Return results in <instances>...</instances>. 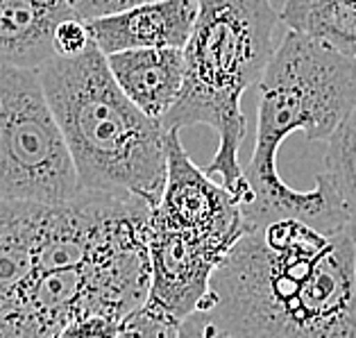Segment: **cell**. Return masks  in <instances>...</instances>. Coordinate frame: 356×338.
Returning <instances> with one entry per match:
<instances>
[{
  "label": "cell",
  "instance_id": "15",
  "mask_svg": "<svg viewBox=\"0 0 356 338\" xmlns=\"http://www.w3.org/2000/svg\"><path fill=\"white\" fill-rule=\"evenodd\" d=\"M175 338H227V336L220 334L200 311H195V314H191L179 323Z\"/></svg>",
  "mask_w": 356,
  "mask_h": 338
},
{
  "label": "cell",
  "instance_id": "12",
  "mask_svg": "<svg viewBox=\"0 0 356 338\" xmlns=\"http://www.w3.org/2000/svg\"><path fill=\"white\" fill-rule=\"evenodd\" d=\"M91 34L86 23L80 19H66L57 25V30L53 34V50L55 57L62 59H73L80 57L86 48L91 46Z\"/></svg>",
  "mask_w": 356,
  "mask_h": 338
},
{
  "label": "cell",
  "instance_id": "4",
  "mask_svg": "<svg viewBox=\"0 0 356 338\" xmlns=\"http://www.w3.org/2000/svg\"><path fill=\"white\" fill-rule=\"evenodd\" d=\"M277 23L280 12L270 0H197V19L184 46V84L161 118L166 132L209 125L218 134V150L204 172L220 175L243 207L252 202V191L238 161L248 134L241 100L270 62Z\"/></svg>",
  "mask_w": 356,
  "mask_h": 338
},
{
  "label": "cell",
  "instance_id": "14",
  "mask_svg": "<svg viewBox=\"0 0 356 338\" xmlns=\"http://www.w3.org/2000/svg\"><path fill=\"white\" fill-rule=\"evenodd\" d=\"M66 3L77 19L89 23L95 19H105V16L129 10V7H134V5L150 3V0H66Z\"/></svg>",
  "mask_w": 356,
  "mask_h": 338
},
{
  "label": "cell",
  "instance_id": "6",
  "mask_svg": "<svg viewBox=\"0 0 356 338\" xmlns=\"http://www.w3.org/2000/svg\"><path fill=\"white\" fill-rule=\"evenodd\" d=\"M166 157V186L147 223L181 232L229 255L250 230L243 202L191 161L177 129L168 132Z\"/></svg>",
  "mask_w": 356,
  "mask_h": 338
},
{
  "label": "cell",
  "instance_id": "7",
  "mask_svg": "<svg viewBox=\"0 0 356 338\" xmlns=\"http://www.w3.org/2000/svg\"><path fill=\"white\" fill-rule=\"evenodd\" d=\"M197 19V0H150L86 23L102 55L145 48H184Z\"/></svg>",
  "mask_w": 356,
  "mask_h": 338
},
{
  "label": "cell",
  "instance_id": "2",
  "mask_svg": "<svg viewBox=\"0 0 356 338\" xmlns=\"http://www.w3.org/2000/svg\"><path fill=\"white\" fill-rule=\"evenodd\" d=\"M354 109L356 59L323 39L286 32L259 80L257 141L243 170L252 191V202L243 207L248 225L295 218L320 232L347 227L341 202L323 172L311 191H295L277 170V152L295 132L309 143L329 141Z\"/></svg>",
  "mask_w": 356,
  "mask_h": 338
},
{
  "label": "cell",
  "instance_id": "17",
  "mask_svg": "<svg viewBox=\"0 0 356 338\" xmlns=\"http://www.w3.org/2000/svg\"><path fill=\"white\" fill-rule=\"evenodd\" d=\"M354 338H356V336H354Z\"/></svg>",
  "mask_w": 356,
  "mask_h": 338
},
{
  "label": "cell",
  "instance_id": "3",
  "mask_svg": "<svg viewBox=\"0 0 356 338\" xmlns=\"http://www.w3.org/2000/svg\"><path fill=\"white\" fill-rule=\"evenodd\" d=\"M37 73L80 191L134 198L154 209L166 186L168 132L120 91L95 43L80 57H53Z\"/></svg>",
  "mask_w": 356,
  "mask_h": 338
},
{
  "label": "cell",
  "instance_id": "10",
  "mask_svg": "<svg viewBox=\"0 0 356 338\" xmlns=\"http://www.w3.org/2000/svg\"><path fill=\"white\" fill-rule=\"evenodd\" d=\"M41 204L0 198V334L12 318L21 289L34 275Z\"/></svg>",
  "mask_w": 356,
  "mask_h": 338
},
{
  "label": "cell",
  "instance_id": "9",
  "mask_svg": "<svg viewBox=\"0 0 356 338\" xmlns=\"http://www.w3.org/2000/svg\"><path fill=\"white\" fill-rule=\"evenodd\" d=\"M77 19L66 0H0V68L39 71L55 57L53 34Z\"/></svg>",
  "mask_w": 356,
  "mask_h": 338
},
{
  "label": "cell",
  "instance_id": "1",
  "mask_svg": "<svg viewBox=\"0 0 356 338\" xmlns=\"http://www.w3.org/2000/svg\"><path fill=\"white\" fill-rule=\"evenodd\" d=\"M197 311L227 338H354V234L295 218L250 225Z\"/></svg>",
  "mask_w": 356,
  "mask_h": 338
},
{
  "label": "cell",
  "instance_id": "8",
  "mask_svg": "<svg viewBox=\"0 0 356 338\" xmlns=\"http://www.w3.org/2000/svg\"><path fill=\"white\" fill-rule=\"evenodd\" d=\"M107 66L129 100L159 120L177 102L184 84V48H145L107 55Z\"/></svg>",
  "mask_w": 356,
  "mask_h": 338
},
{
  "label": "cell",
  "instance_id": "13",
  "mask_svg": "<svg viewBox=\"0 0 356 338\" xmlns=\"http://www.w3.org/2000/svg\"><path fill=\"white\" fill-rule=\"evenodd\" d=\"M120 320L105 316H86L68 323L55 338H116Z\"/></svg>",
  "mask_w": 356,
  "mask_h": 338
},
{
  "label": "cell",
  "instance_id": "11",
  "mask_svg": "<svg viewBox=\"0 0 356 338\" xmlns=\"http://www.w3.org/2000/svg\"><path fill=\"white\" fill-rule=\"evenodd\" d=\"M323 175L332 184L347 227L356 239V109L327 141Z\"/></svg>",
  "mask_w": 356,
  "mask_h": 338
},
{
  "label": "cell",
  "instance_id": "16",
  "mask_svg": "<svg viewBox=\"0 0 356 338\" xmlns=\"http://www.w3.org/2000/svg\"><path fill=\"white\" fill-rule=\"evenodd\" d=\"M341 53L356 59V0H345V25Z\"/></svg>",
  "mask_w": 356,
  "mask_h": 338
},
{
  "label": "cell",
  "instance_id": "5",
  "mask_svg": "<svg viewBox=\"0 0 356 338\" xmlns=\"http://www.w3.org/2000/svg\"><path fill=\"white\" fill-rule=\"evenodd\" d=\"M77 193L75 163L39 73L0 68V198L59 207Z\"/></svg>",
  "mask_w": 356,
  "mask_h": 338
}]
</instances>
